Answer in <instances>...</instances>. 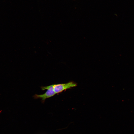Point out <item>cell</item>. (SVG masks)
Returning <instances> with one entry per match:
<instances>
[{
	"label": "cell",
	"mask_w": 134,
	"mask_h": 134,
	"mask_svg": "<svg viewBox=\"0 0 134 134\" xmlns=\"http://www.w3.org/2000/svg\"><path fill=\"white\" fill-rule=\"evenodd\" d=\"M41 88L42 90H47L42 94L35 95L33 97L35 99H40L43 102H44L46 99L53 96L56 94L54 90L53 84L48 86H42Z\"/></svg>",
	"instance_id": "6da1fadb"
},
{
	"label": "cell",
	"mask_w": 134,
	"mask_h": 134,
	"mask_svg": "<svg viewBox=\"0 0 134 134\" xmlns=\"http://www.w3.org/2000/svg\"><path fill=\"white\" fill-rule=\"evenodd\" d=\"M77 85L76 83L70 82L65 83L53 84V87L54 91L56 94H57L67 89L75 87Z\"/></svg>",
	"instance_id": "7a4b0ae2"
}]
</instances>
